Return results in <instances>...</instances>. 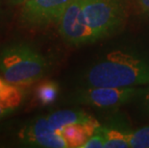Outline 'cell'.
Masks as SVG:
<instances>
[{
	"label": "cell",
	"mask_w": 149,
	"mask_h": 148,
	"mask_svg": "<svg viewBox=\"0 0 149 148\" xmlns=\"http://www.w3.org/2000/svg\"><path fill=\"white\" fill-rule=\"evenodd\" d=\"M88 87L127 88L149 84V61L122 50L108 53L88 71Z\"/></svg>",
	"instance_id": "6da1fadb"
},
{
	"label": "cell",
	"mask_w": 149,
	"mask_h": 148,
	"mask_svg": "<svg viewBox=\"0 0 149 148\" xmlns=\"http://www.w3.org/2000/svg\"><path fill=\"white\" fill-rule=\"evenodd\" d=\"M48 69L43 56L30 45L14 43L0 52V72L12 85L24 87L40 80Z\"/></svg>",
	"instance_id": "7a4b0ae2"
},
{
	"label": "cell",
	"mask_w": 149,
	"mask_h": 148,
	"mask_svg": "<svg viewBox=\"0 0 149 148\" xmlns=\"http://www.w3.org/2000/svg\"><path fill=\"white\" fill-rule=\"evenodd\" d=\"M84 15L95 40L110 35L124 19L123 0H86Z\"/></svg>",
	"instance_id": "3957f363"
},
{
	"label": "cell",
	"mask_w": 149,
	"mask_h": 148,
	"mask_svg": "<svg viewBox=\"0 0 149 148\" xmlns=\"http://www.w3.org/2000/svg\"><path fill=\"white\" fill-rule=\"evenodd\" d=\"M85 2L86 0H70L58 23L63 39L74 46L95 42L84 15Z\"/></svg>",
	"instance_id": "277c9868"
},
{
	"label": "cell",
	"mask_w": 149,
	"mask_h": 148,
	"mask_svg": "<svg viewBox=\"0 0 149 148\" xmlns=\"http://www.w3.org/2000/svg\"><path fill=\"white\" fill-rule=\"evenodd\" d=\"M70 0H26L22 4L20 21L29 27L58 24Z\"/></svg>",
	"instance_id": "5b68a950"
},
{
	"label": "cell",
	"mask_w": 149,
	"mask_h": 148,
	"mask_svg": "<svg viewBox=\"0 0 149 148\" xmlns=\"http://www.w3.org/2000/svg\"><path fill=\"white\" fill-rule=\"evenodd\" d=\"M136 87H88L79 91L78 100L82 103L102 109L119 107L130 102L137 95Z\"/></svg>",
	"instance_id": "8992f818"
},
{
	"label": "cell",
	"mask_w": 149,
	"mask_h": 148,
	"mask_svg": "<svg viewBox=\"0 0 149 148\" xmlns=\"http://www.w3.org/2000/svg\"><path fill=\"white\" fill-rule=\"evenodd\" d=\"M23 143L45 148H68V145L60 132L50 126L47 116H39L19 132Z\"/></svg>",
	"instance_id": "52a82bcc"
},
{
	"label": "cell",
	"mask_w": 149,
	"mask_h": 148,
	"mask_svg": "<svg viewBox=\"0 0 149 148\" xmlns=\"http://www.w3.org/2000/svg\"><path fill=\"white\" fill-rule=\"evenodd\" d=\"M99 127L100 124L97 120L90 123H75L65 126L60 133L65 138L68 147L81 148Z\"/></svg>",
	"instance_id": "ba28073f"
},
{
	"label": "cell",
	"mask_w": 149,
	"mask_h": 148,
	"mask_svg": "<svg viewBox=\"0 0 149 148\" xmlns=\"http://www.w3.org/2000/svg\"><path fill=\"white\" fill-rule=\"evenodd\" d=\"M50 126L57 132H61L65 126L75 123H90L95 121L93 116L79 110H61L47 115Z\"/></svg>",
	"instance_id": "9c48e42d"
},
{
	"label": "cell",
	"mask_w": 149,
	"mask_h": 148,
	"mask_svg": "<svg viewBox=\"0 0 149 148\" xmlns=\"http://www.w3.org/2000/svg\"><path fill=\"white\" fill-rule=\"evenodd\" d=\"M105 138L104 148H129V134H124L116 129L103 127Z\"/></svg>",
	"instance_id": "30bf717a"
},
{
	"label": "cell",
	"mask_w": 149,
	"mask_h": 148,
	"mask_svg": "<svg viewBox=\"0 0 149 148\" xmlns=\"http://www.w3.org/2000/svg\"><path fill=\"white\" fill-rule=\"evenodd\" d=\"M59 93L58 84L52 81L44 82L37 89V98L42 105H49L57 99Z\"/></svg>",
	"instance_id": "8fae6325"
},
{
	"label": "cell",
	"mask_w": 149,
	"mask_h": 148,
	"mask_svg": "<svg viewBox=\"0 0 149 148\" xmlns=\"http://www.w3.org/2000/svg\"><path fill=\"white\" fill-rule=\"evenodd\" d=\"M129 142L131 148H149V126L130 133Z\"/></svg>",
	"instance_id": "7c38bea8"
},
{
	"label": "cell",
	"mask_w": 149,
	"mask_h": 148,
	"mask_svg": "<svg viewBox=\"0 0 149 148\" xmlns=\"http://www.w3.org/2000/svg\"><path fill=\"white\" fill-rule=\"evenodd\" d=\"M23 96L21 87L15 86L6 81L4 78L0 77V100L13 98V97Z\"/></svg>",
	"instance_id": "4fadbf2b"
},
{
	"label": "cell",
	"mask_w": 149,
	"mask_h": 148,
	"mask_svg": "<svg viewBox=\"0 0 149 148\" xmlns=\"http://www.w3.org/2000/svg\"><path fill=\"white\" fill-rule=\"evenodd\" d=\"M22 99H23V96L0 100V120L18 108L22 102Z\"/></svg>",
	"instance_id": "5bb4252c"
},
{
	"label": "cell",
	"mask_w": 149,
	"mask_h": 148,
	"mask_svg": "<svg viewBox=\"0 0 149 148\" xmlns=\"http://www.w3.org/2000/svg\"><path fill=\"white\" fill-rule=\"evenodd\" d=\"M104 144H105V138L103 134V127L100 126L95 131V133L88 138V140L81 148H104Z\"/></svg>",
	"instance_id": "9a60e30c"
},
{
	"label": "cell",
	"mask_w": 149,
	"mask_h": 148,
	"mask_svg": "<svg viewBox=\"0 0 149 148\" xmlns=\"http://www.w3.org/2000/svg\"><path fill=\"white\" fill-rule=\"evenodd\" d=\"M141 8L149 15V0H137Z\"/></svg>",
	"instance_id": "2e32d148"
},
{
	"label": "cell",
	"mask_w": 149,
	"mask_h": 148,
	"mask_svg": "<svg viewBox=\"0 0 149 148\" xmlns=\"http://www.w3.org/2000/svg\"><path fill=\"white\" fill-rule=\"evenodd\" d=\"M143 104H144V107L145 109H146L147 113L149 114V90L146 93H145V95L143 97Z\"/></svg>",
	"instance_id": "e0dca14e"
},
{
	"label": "cell",
	"mask_w": 149,
	"mask_h": 148,
	"mask_svg": "<svg viewBox=\"0 0 149 148\" xmlns=\"http://www.w3.org/2000/svg\"><path fill=\"white\" fill-rule=\"evenodd\" d=\"M13 5H22L26 0H9Z\"/></svg>",
	"instance_id": "ac0fdd59"
},
{
	"label": "cell",
	"mask_w": 149,
	"mask_h": 148,
	"mask_svg": "<svg viewBox=\"0 0 149 148\" xmlns=\"http://www.w3.org/2000/svg\"><path fill=\"white\" fill-rule=\"evenodd\" d=\"M0 14H1V7H0Z\"/></svg>",
	"instance_id": "d6986e66"
}]
</instances>
